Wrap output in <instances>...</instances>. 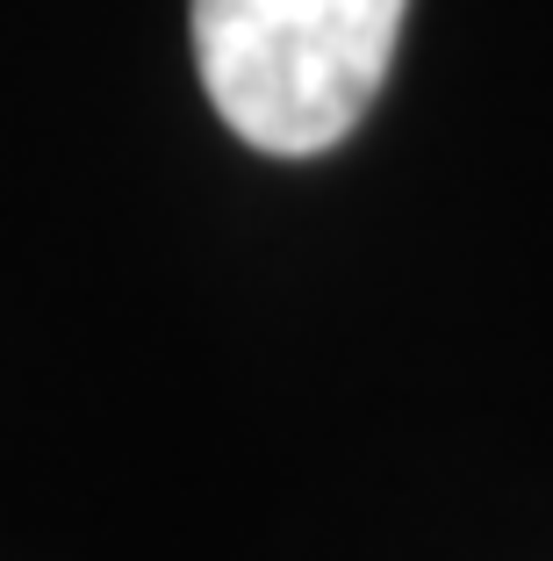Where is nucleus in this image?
<instances>
[{
	"label": "nucleus",
	"instance_id": "nucleus-1",
	"mask_svg": "<svg viewBox=\"0 0 553 561\" xmlns=\"http://www.w3.org/2000/svg\"><path fill=\"white\" fill-rule=\"evenodd\" d=\"M410 0H195V66L252 151L316 159L389 80Z\"/></svg>",
	"mask_w": 553,
	"mask_h": 561
}]
</instances>
